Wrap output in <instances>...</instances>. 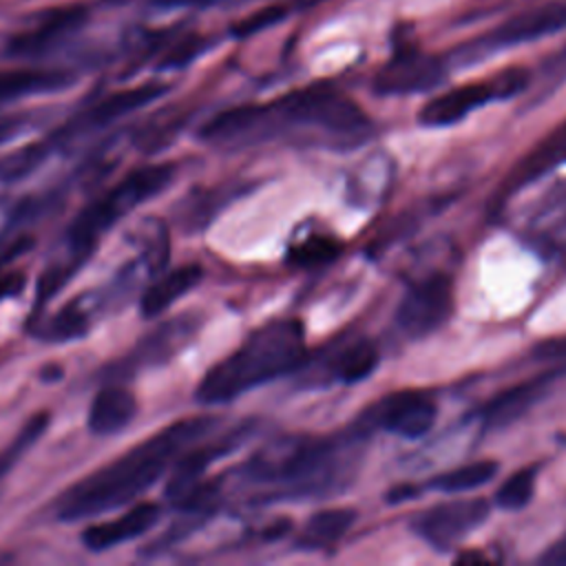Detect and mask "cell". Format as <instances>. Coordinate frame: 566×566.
<instances>
[{
	"instance_id": "obj_7",
	"label": "cell",
	"mask_w": 566,
	"mask_h": 566,
	"mask_svg": "<svg viewBox=\"0 0 566 566\" xmlns=\"http://www.w3.org/2000/svg\"><path fill=\"white\" fill-rule=\"evenodd\" d=\"M453 312V283L447 274H429L402 296L396 321L411 338H422L447 323Z\"/></svg>"
},
{
	"instance_id": "obj_18",
	"label": "cell",
	"mask_w": 566,
	"mask_h": 566,
	"mask_svg": "<svg viewBox=\"0 0 566 566\" xmlns=\"http://www.w3.org/2000/svg\"><path fill=\"white\" fill-rule=\"evenodd\" d=\"M203 279L199 263H186L170 272H164L159 279L150 281L139 296V312L144 318H157L175 305L184 294L195 290Z\"/></svg>"
},
{
	"instance_id": "obj_28",
	"label": "cell",
	"mask_w": 566,
	"mask_h": 566,
	"mask_svg": "<svg viewBox=\"0 0 566 566\" xmlns=\"http://www.w3.org/2000/svg\"><path fill=\"white\" fill-rule=\"evenodd\" d=\"M49 411H40L27 420V424L20 429V433L0 451V480L20 462V458L38 442V438L46 431L49 424Z\"/></svg>"
},
{
	"instance_id": "obj_31",
	"label": "cell",
	"mask_w": 566,
	"mask_h": 566,
	"mask_svg": "<svg viewBox=\"0 0 566 566\" xmlns=\"http://www.w3.org/2000/svg\"><path fill=\"white\" fill-rule=\"evenodd\" d=\"M206 49V40L197 33H188L184 38H179L164 55V60L159 62L161 69H181L186 64H190L201 51Z\"/></svg>"
},
{
	"instance_id": "obj_3",
	"label": "cell",
	"mask_w": 566,
	"mask_h": 566,
	"mask_svg": "<svg viewBox=\"0 0 566 566\" xmlns=\"http://www.w3.org/2000/svg\"><path fill=\"white\" fill-rule=\"evenodd\" d=\"M175 179V164L155 161L130 170L122 181L102 197L84 206L66 228V248L93 252L97 239L108 232L122 217L150 201Z\"/></svg>"
},
{
	"instance_id": "obj_36",
	"label": "cell",
	"mask_w": 566,
	"mask_h": 566,
	"mask_svg": "<svg viewBox=\"0 0 566 566\" xmlns=\"http://www.w3.org/2000/svg\"><path fill=\"white\" fill-rule=\"evenodd\" d=\"M164 7H199V4H210L214 0H157Z\"/></svg>"
},
{
	"instance_id": "obj_25",
	"label": "cell",
	"mask_w": 566,
	"mask_h": 566,
	"mask_svg": "<svg viewBox=\"0 0 566 566\" xmlns=\"http://www.w3.org/2000/svg\"><path fill=\"white\" fill-rule=\"evenodd\" d=\"M497 462L493 460H478L471 464H462L458 469L444 471L431 480V486L442 493H467L480 489L482 484L491 482L497 473Z\"/></svg>"
},
{
	"instance_id": "obj_4",
	"label": "cell",
	"mask_w": 566,
	"mask_h": 566,
	"mask_svg": "<svg viewBox=\"0 0 566 566\" xmlns=\"http://www.w3.org/2000/svg\"><path fill=\"white\" fill-rule=\"evenodd\" d=\"M281 126H310L332 135H354L367 128L363 108L332 86H307L272 102Z\"/></svg>"
},
{
	"instance_id": "obj_29",
	"label": "cell",
	"mask_w": 566,
	"mask_h": 566,
	"mask_svg": "<svg viewBox=\"0 0 566 566\" xmlns=\"http://www.w3.org/2000/svg\"><path fill=\"white\" fill-rule=\"evenodd\" d=\"M535 480H537V464L517 469L495 493L497 506L506 511H520L524 509L533 493H535Z\"/></svg>"
},
{
	"instance_id": "obj_1",
	"label": "cell",
	"mask_w": 566,
	"mask_h": 566,
	"mask_svg": "<svg viewBox=\"0 0 566 566\" xmlns=\"http://www.w3.org/2000/svg\"><path fill=\"white\" fill-rule=\"evenodd\" d=\"M217 422V416H190L170 422L69 486L55 502V515L64 522H77L130 504L146 493L188 447L206 438Z\"/></svg>"
},
{
	"instance_id": "obj_30",
	"label": "cell",
	"mask_w": 566,
	"mask_h": 566,
	"mask_svg": "<svg viewBox=\"0 0 566 566\" xmlns=\"http://www.w3.org/2000/svg\"><path fill=\"white\" fill-rule=\"evenodd\" d=\"M33 245L31 237H18L11 243L0 245V301L15 296L24 287V274L18 270H4L7 263L22 256Z\"/></svg>"
},
{
	"instance_id": "obj_16",
	"label": "cell",
	"mask_w": 566,
	"mask_h": 566,
	"mask_svg": "<svg viewBox=\"0 0 566 566\" xmlns=\"http://www.w3.org/2000/svg\"><path fill=\"white\" fill-rule=\"evenodd\" d=\"M168 88L166 84H157V82H148L135 88H124V91H115L111 95H106L104 99L95 102L73 126L71 130H91V128H102L113 124L119 117L130 115L133 111L150 104L153 99H157L159 95H164Z\"/></svg>"
},
{
	"instance_id": "obj_15",
	"label": "cell",
	"mask_w": 566,
	"mask_h": 566,
	"mask_svg": "<svg viewBox=\"0 0 566 566\" xmlns=\"http://www.w3.org/2000/svg\"><path fill=\"white\" fill-rule=\"evenodd\" d=\"M84 20L86 11L82 7L51 9L33 27L13 33L7 49L11 55H40L73 33Z\"/></svg>"
},
{
	"instance_id": "obj_21",
	"label": "cell",
	"mask_w": 566,
	"mask_h": 566,
	"mask_svg": "<svg viewBox=\"0 0 566 566\" xmlns=\"http://www.w3.org/2000/svg\"><path fill=\"white\" fill-rule=\"evenodd\" d=\"M566 161V128L557 130L553 137H548L544 144H539L531 155L520 161V166L511 172V179L506 184V197H511L517 188H524L533 184L535 179L544 177L553 168Z\"/></svg>"
},
{
	"instance_id": "obj_11",
	"label": "cell",
	"mask_w": 566,
	"mask_h": 566,
	"mask_svg": "<svg viewBox=\"0 0 566 566\" xmlns=\"http://www.w3.org/2000/svg\"><path fill=\"white\" fill-rule=\"evenodd\" d=\"M444 77V64L422 51L396 53L374 77V91L378 95H413L424 93L440 84Z\"/></svg>"
},
{
	"instance_id": "obj_13",
	"label": "cell",
	"mask_w": 566,
	"mask_h": 566,
	"mask_svg": "<svg viewBox=\"0 0 566 566\" xmlns=\"http://www.w3.org/2000/svg\"><path fill=\"white\" fill-rule=\"evenodd\" d=\"M248 427H239L223 438L210 442V444H199V447H188L170 469V478L166 482V495L175 502H181L201 480V475L208 471V467L219 460L221 455L234 451L241 440L248 436Z\"/></svg>"
},
{
	"instance_id": "obj_34",
	"label": "cell",
	"mask_w": 566,
	"mask_h": 566,
	"mask_svg": "<svg viewBox=\"0 0 566 566\" xmlns=\"http://www.w3.org/2000/svg\"><path fill=\"white\" fill-rule=\"evenodd\" d=\"M546 71H548V75L551 77H559V75H566V46L548 62V66H546Z\"/></svg>"
},
{
	"instance_id": "obj_8",
	"label": "cell",
	"mask_w": 566,
	"mask_h": 566,
	"mask_svg": "<svg viewBox=\"0 0 566 566\" xmlns=\"http://www.w3.org/2000/svg\"><path fill=\"white\" fill-rule=\"evenodd\" d=\"M199 327H201V316L195 312H184L175 318L159 323L153 332L139 338V343L128 352L126 358H122L117 365L111 367L108 378L133 376L139 369L168 363L195 338Z\"/></svg>"
},
{
	"instance_id": "obj_24",
	"label": "cell",
	"mask_w": 566,
	"mask_h": 566,
	"mask_svg": "<svg viewBox=\"0 0 566 566\" xmlns=\"http://www.w3.org/2000/svg\"><path fill=\"white\" fill-rule=\"evenodd\" d=\"M91 327V314L84 307V301L75 298L60 307L44 325L38 329L40 338L51 340V343H66L82 338Z\"/></svg>"
},
{
	"instance_id": "obj_5",
	"label": "cell",
	"mask_w": 566,
	"mask_h": 566,
	"mask_svg": "<svg viewBox=\"0 0 566 566\" xmlns=\"http://www.w3.org/2000/svg\"><path fill=\"white\" fill-rule=\"evenodd\" d=\"M528 84V73L526 69H504L502 73L462 84L458 88H451L447 93H440L431 97L418 113V122L422 126H451L464 119L471 111L495 102V99H509L517 95L524 86Z\"/></svg>"
},
{
	"instance_id": "obj_35",
	"label": "cell",
	"mask_w": 566,
	"mask_h": 566,
	"mask_svg": "<svg viewBox=\"0 0 566 566\" xmlns=\"http://www.w3.org/2000/svg\"><path fill=\"white\" fill-rule=\"evenodd\" d=\"M542 562H555V564H564L566 562V537L559 539L555 546L548 548V553L542 557Z\"/></svg>"
},
{
	"instance_id": "obj_12",
	"label": "cell",
	"mask_w": 566,
	"mask_h": 566,
	"mask_svg": "<svg viewBox=\"0 0 566 566\" xmlns=\"http://www.w3.org/2000/svg\"><path fill=\"white\" fill-rule=\"evenodd\" d=\"M566 29V0H553L539 7L524 9L502 24H497L478 46L493 51L515 44H526L539 38H548Z\"/></svg>"
},
{
	"instance_id": "obj_6",
	"label": "cell",
	"mask_w": 566,
	"mask_h": 566,
	"mask_svg": "<svg viewBox=\"0 0 566 566\" xmlns=\"http://www.w3.org/2000/svg\"><path fill=\"white\" fill-rule=\"evenodd\" d=\"M489 517L484 497H460L424 509L413 520V533L436 551H449L469 537Z\"/></svg>"
},
{
	"instance_id": "obj_19",
	"label": "cell",
	"mask_w": 566,
	"mask_h": 566,
	"mask_svg": "<svg viewBox=\"0 0 566 566\" xmlns=\"http://www.w3.org/2000/svg\"><path fill=\"white\" fill-rule=\"evenodd\" d=\"M553 374L537 376L533 380L520 382L502 394H497L493 400H489L482 409V422L484 427H506L520 416H524L551 387Z\"/></svg>"
},
{
	"instance_id": "obj_23",
	"label": "cell",
	"mask_w": 566,
	"mask_h": 566,
	"mask_svg": "<svg viewBox=\"0 0 566 566\" xmlns=\"http://www.w3.org/2000/svg\"><path fill=\"white\" fill-rule=\"evenodd\" d=\"M378 360H380V354L369 340H356L343 347L340 352H336V356L329 363V374L340 382L354 385L369 378Z\"/></svg>"
},
{
	"instance_id": "obj_10",
	"label": "cell",
	"mask_w": 566,
	"mask_h": 566,
	"mask_svg": "<svg viewBox=\"0 0 566 566\" xmlns=\"http://www.w3.org/2000/svg\"><path fill=\"white\" fill-rule=\"evenodd\" d=\"M279 128L281 126L272 104H241L226 108L208 119L201 126L199 137L217 146H243L261 142Z\"/></svg>"
},
{
	"instance_id": "obj_26",
	"label": "cell",
	"mask_w": 566,
	"mask_h": 566,
	"mask_svg": "<svg viewBox=\"0 0 566 566\" xmlns=\"http://www.w3.org/2000/svg\"><path fill=\"white\" fill-rule=\"evenodd\" d=\"M66 250H69L66 259L49 265L40 274L38 287H35V303H33L35 310L46 305L49 298H53L69 283V279L77 274V270L84 265V261L93 254V252H86V250H71V248H66Z\"/></svg>"
},
{
	"instance_id": "obj_2",
	"label": "cell",
	"mask_w": 566,
	"mask_h": 566,
	"mask_svg": "<svg viewBox=\"0 0 566 566\" xmlns=\"http://www.w3.org/2000/svg\"><path fill=\"white\" fill-rule=\"evenodd\" d=\"M303 325L296 318H276L254 329L243 345L208 369L197 387L201 405H226L292 371L303 358Z\"/></svg>"
},
{
	"instance_id": "obj_33",
	"label": "cell",
	"mask_w": 566,
	"mask_h": 566,
	"mask_svg": "<svg viewBox=\"0 0 566 566\" xmlns=\"http://www.w3.org/2000/svg\"><path fill=\"white\" fill-rule=\"evenodd\" d=\"M29 117L24 113H9L0 115V144L18 137L22 130H27Z\"/></svg>"
},
{
	"instance_id": "obj_22",
	"label": "cell",
	"mask_w": 566,
	"mask_h": 566,
	"mask_svg": "<svg viewBox=\"0 0 566 566\" xmlns=\"http://www.w3.org/2000/svg\"><path fill=\"white\" fill-rule=\"evenodd\" d=\"M356 522L354 509H325L316 511L301 533L298 544L305 548H325L338 542Z\"/></svg>"
},
{
	"instance_id": "obj_14",
	"label": "cell",
	"mask_w": 566,
	"mask_h": 566,
	"mask_svg": "<svg viewBox=\"0 0 566 566\" xmlns=\"http://www.w3.org/2000/svg\"><path fill=\"white\" fill-rule=\"evenodd\" d=\"M159 517L161 506L157 502H137L126 513L84 528L82 544L93 553L111 551L124 542L148 533L159 522Z\"/></svg>"
},
{
	"instance_id": "obj_32",
	"label": "cell",
	"mask_w": 566,
	"mask_h": 566,
	"mask_svg": "<svg viewBox=\"0 0 566 566\" xmlns=\"http://www.w3.org/2000/svg\"><path fill=\"white\" fill-rule=\"evenodd\" d=\"M283 18V7H265V9H259L254 13H250L248 18L239 20L234 27H232V33L237 38H248V35H254L256 31L265 29V27H272L274 22H279Z\"/></svg>"
},
{
	"instance_id": "obj_17",
	"label": "cell",
	"mask_w": 566,
	"mask_h": 566,
	"mask_svg": "<svg viewBox=\"0 0 566 566\" xmlns=\"http://www.w3.org/2000/svg\"><path fill=\"white\" fill-rule=\"evenodd\" d=\"M135 416H137L135 394L124 385L111 382L95 394L88 407L86 424L95 436H115L124 431Z\"/></svg>"
},
{
	"instance_id": "obj_9",
	"label": "cell",
	"mask_w": 566,
	"mask_h": 566,
	"mask_svg": "<svg viewBox=\"0 0 566 566\" xmlns=\"http://www.w3.org/2000/svg\"><path fill=\"white\" fill-rule=\"evenodd\" d=\"M436 416H438V407L429 396L407 389V391L389 394L378 402H374L365 411L363 420L369 427H378L389 433L416 440L433 427Z\"/></svg>"
},
{
	"instance_id": "obj_27",
	"label": "cell",
	"mask_w": 566,
	"mask_h": 566,
	"mask_svg": "<svg viewBox=\"0 0 566 566\" xmlns=\"http://www.w3.org/2000/svg\"><path fill=\"white\" fill-rule=\"evenodd\" d=\"M340 250H343L340 241L332 234H307L298 243L290 245L287 259L294 265L314 268V265H323V263L334 261L340 254Z\"/></svg>"
},
{
	"instance_id": "obj_20",
	"label": "cell",
	"mask_w": 566,
	"mask_h": 566,
	"mask_svg": "<svg viewBox=\"0 0 566 566\" xmlns=\"http://www.w3.org/2000/svg\"><path fill=\"white\" fill-rule=\"evenodd\" d=\"M73 77L57 69H9L0 71V102H11L27 95L51 93L69 86Z\"/></svg>"
}]
</instances>
